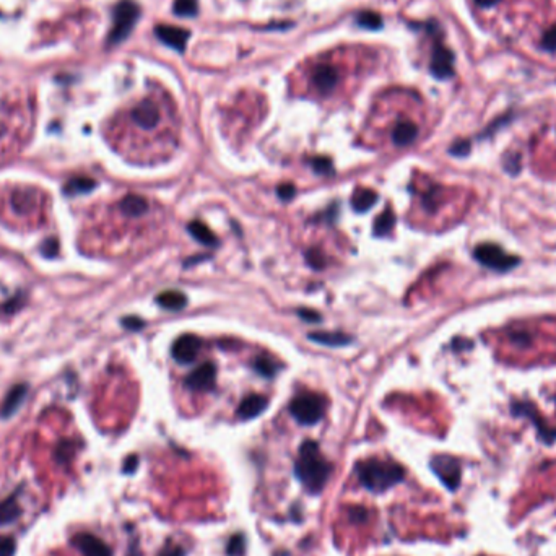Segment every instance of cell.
I'll return each mask as SVG.
<instances>
[{
  "instance_id": "7a4b0ae2",
  "label": "cell",
  "mask_w": 556,
  "mask_h": 556,
  "mask_svg": "<svg viewBox=\"0 0 556 556\" xmlns=\"http://www.w3.org/2000/svg\"><path fill=\"white\" fill-rule=\"evenodd\" d=\"M358 482L371 493H384L404 482L405 470L399 463L381 461V459H366L355 466Z\"/></svg>"
},
{
  "instance_id": "d590c367",
  "label": "cell",
  "mask_w": 556,
  "mask_h": 556,
  "mask_svg": "<svg viewBox=\"0 0 556 556\" xmlns=\"http://www.w3.org/2000/svg\"><path fill=\"white\" fill-rule=\"evenodd\" d=\"M277 194L283 202H288L293 199L294 194H296V189H294L293 184H282V186L277 189Z\"/></svg>"
},
{
  "instance_id": "9c48e42d",
  "label": "cell",
  "mask_w": 556,
  "mask_h": 556,
  "mask_svg": "<svg viewBox=\"0 0 556 556\" xmlns=\"http://www.w3.org/2000/svg\"><path fill=\"white\" fill-rule=\"evenodd\" d=\"M215 378H216L215 366L207 361L187 376L186 386L191 390H194V392H209V390L215 388Z\"/></svg>"
},
{
  "instance_id": "e575fe53",
  "label": "cell",
  "mask_w": 556,
  "mask_h": 556,
  "mask_svg": "<svg viewBox=\"0 0 556 556\" xmlns=\"http://www.w3.org/2000/svg\"><path fill=\"white\" fill-rule=\"evenodd\" d=\"M348 517H350L351 522H358V524H360V522H366L367 511L361 506L351 507V509H348Z\"/></svg>"
},
{
  "instance_id": "52a82bcc",
  "label": "cell",
  "mask_w": 556,
  "mask_h": 556,
  "mask_svg": "<svg viewBox=\"0 0 556 556\" xmlns=\"http://www.w3.org/2000/svg\"><path fill=\"white\" fill-rule=\"evenodd\" d=\"M429 70H431V74L436 77L438 80L451 79L454 75V54L446 46H443L441 42H438V45L434 46Z\"/></svg>"
},
{
  "instance_id": "f1b7e54d",
  "label": "cell",
  "mask_w": 556,
  "mask_h": 556,
  "mask_svg": "<svg viewBox=\"0 0 556 556\" xmlns=\"http://www.w3.org/2000/svg\"><path fill=\"white\" fill-rule=\"evenodd\" d=\"M226 551H228L230 556H243L244 551H246L244 535L236 534V535L231 537L230 541H228V548H226Z\"/></svg>"
},
{
  "instance_id": "484cf974",
  "label": "cell",
  "mask_w": 556,
  "mask_h": 556,
  "mask_svg": "<svg viewBox=\"0 0 556 556\" xmlns=\"http://www.w3.org/2000/svg\"><path fill=\"white\" fill-rule=\"evenodd\" d=\"M173 10L177 17H196L199 6H197V0H174Z\"/></svg>"
},
{
  "instance_id": "836d02e7",
  "label": "cell",
  "mask_w": 556,
  "mask_h": 556,
  "mask_svg": "<svg viewBox=\"0 0 556 556\" xmlns=\"http://www.w3.org/2000/svg\"><path fill=\"white\" fill-rule=\"evenodd\" d=\"M449 152H451V154H454V157H467L468 152H470V142H468V140H459V142L452 145Z\"/></svg>"
},
{
  "instance_id": "5b68a950",
  "label": "cell",
  "mask_w": 556,
  "mask_h": 556,
  "mask_svg": "<svg viewBox=\"0 0 556 556\" xmlns=\"http://www.w3.org/2000/svg\"><path fill=\"white\" fill-rule=\"evenodd\" d=\"M140 17V8L132 0H120L114 8V26L109 33L111 45L127 40Z\"/></svg>"
},
{
  "instance_id": "8fae6325",
  "label": "cell",
  "mask_w": 556,
  "mask_h": 556,
  "mask_svg": "<svg viewBox=\"0 0 556 556\" xmlns=\"http://www.w3.org/2000/svg\"><path fill=\"white\" fill-rule=\"evenodd\" d=\"M154 35L164 45L171 47L177 52L186 51L187 40H189V31L184 28L171 26V25H157L154 26Z\"/></svg>"
},
{
  "instance_id": "2e32d148",
  "label": "cell",
  "mask_w": 556,
  "mask_h": 556,
  "mask_svg": "<svg viewBox=\"0 0 556 556\" xmlns=\"http://www.w3.org/2000/svg\"><path fill=\"white\" fill-rule=\"evenodd\" d=\"M417 137H418L417 124L410 122V120L399 122L395 125L392 132V142L397 145V147H407V145H412L415 140H417Z\"/></svg>"
},
{
  "instance_id": "ba28073f",
  "label": "cell",
  "mask_w": 556,
  "mask_h": 556,
  "mask_svg": "<svg viewBox=\"0 0 556 556\" xmlns=\"http://www.w3.org/2000/svg\"><path fill=\"white\" fill-rule=\"evenodd\" d=\"M311 81L317 93L328 95L335 90L338 81H340V75H338L335 67L331 64H317L311 74Z\"/></svg>"
},
{
  "instance_id": "ffe728a7",
  "label": "cell",
  "mask_w": 556,
  "mask_h": 556,
  "mask_svg": "<svg viewBox=\"0 0 556 556\" xmlns=\"http://www.w3.org/2000/svg\"><path fill=\"white\" fill-rule=\"evenodd\" d=\"M22 514L20 505H18L17 495L8 496L7 500L0 502V525H7L15 522Z\"/></svg>"
},
{
  "instance_id": "ab89813d",
  "label": "cell",
  "mask_w": 556,
  "mask_h": 556,
  "mask_svg": "<svg viewBox=\"0 0 556 556\" xmlns=\"http://www.w3.org/2000/svg\"><path fill=\"white\" fill-rule=\"evenodd\" d=\"M184 555H186V551H184V548H181V546L169 545L161 551V555L159 556H184Z\"/></svg>"
},
{
  "instance_id": "74e56055",
  "label": "cell",
  "mask_w": 556,
  "mask_h": 556,
  "mask_svg": "<svg viewBox=\"0 0 556 556\" xmlns=\"http://www.w3.org/2000/svg\"><path fill=\"white\" fill-rule=\"evenodd\" d=\"M298 314H299V317L303 319V321H308V322H319V321H321V314L316 312V311H311V309H299Z\"/></svg>"
},
{
  "instance_id": "4316f807",
  "label": "cell",
  "mask_w": 556,
  "mask_h": 556,
  "mask_svg": "<svg viewBox=\"0 0 556 556\" xmlns=\"http://www.w3.org/2000/svg\"><path fill=\"white\" fill-rule=\"evenodd\" d=\"M255 371L260 376H265V378H272L277 373V363H275L270 356H259L257 360L254 361Z\"/></svg>"
},
{
  "instance_id": "cb8c5ba5",
  "label": "cell",
  "mask_w": 556,
  "mask_h": 556,
  "mask_svg": "<svg viewBox=\"0 0 556 556\" xmlns=\"http://www.w3.org/2000/svg\"><path fill=\"white\" fill-rule=\"evenodd\" d=\"M96 187V181L90 177H74L70 179L69 182L65 184L64 187V192L67 196H77V194H85V192H90L93 191Z\"/></svg>"
},
{
  "instance_id": "f35d334b",
  "label": "cell",
  "mask_w": 556,
  "mask_h": 556,
  "mask_svg": "<svg viewBox=\"0 0 556 556\" xmlns=\"http://www.w3.org/2000/svg\"><path fill=\"white\" fill-rule=\"evenodd\" d=\"M41 251H42V254L47 255V257H49V255H56L57 251H59V243H57L56 239H47L46 243L42 244Z\"/></svg>"
},
{
  "instance_id": "4dcf8cb0",
  "label": "cell",
  "mask_w": 556,
  "mask_h": 556,
  "mask_svg": "<svg viewBox=\"0 0 556 556\" xmlns=\"http://www.w3.org/2000/svg\"><path fill=\"white\" fill-rule=\"evenodd\" d=\"M17 551V541L13 537H2L0 539V556H13Z\"/></svg>"
},
{
  "instance_id": "4fadbf2b",
  "label": "cell",
  "mask_w": 556,
  "mask_h": 556,
  "mask_svg": "<svg viewBox=\"0 0 556 556\" xmlns=\"http://www.w3.org/2000/svg\"><path fill=\"white\" fill-rule=\"evenodd\" d=\"M512 413L516 415V417H529L532 422L535 423L537 429H539V434L540 438L543 439V443L546 444H551L553 443V439H556V431L553 429H550L546 424L541 422L539 413H537L535 407L532 404H525V402H514L512 404Z\"/></svg>"
},
{
  "instance_id": "5bb4252c",
  "label": "cell",
  "mask_w": 556,
  "mask_h": 556,
  "mask_svg": "<svg viewBox=\"0 0 556 556\" xmlns=\"http://www.w3.org/2000/svg\"><path fill=\"white\" fill-rule=\"evenodd\" d=\"M134 122L145 130L154 129L159 122V109L158 106L150 100H143L132 111Z\"/></svg>"
},
{
  "instance_id": "7402d4cb",
  "label": "cell",
  "mask_w": 556,
  "mask_h": 556,
  "mask_svg": "<svg viewBox=\"0 0 556 556\" xmlns=\"http://www.w3.org/2000/svg\"><path fill=\"white\" fill-rule=\"evenodd\" d=\"M187 228H189V233L194 236V239L199 241L200 244L204 246L219 244V239H216L215 233L205 223H200V221H191Z\"/></svg>"
},
{
  "instance_id": "1f68e13d",
  "label": "cell",
  "mask_w": 556,
  "mask_h": 556,
  "mask_svg": "<svg viewBox=\"0 0 556 556\" xmlns=\"http://www.w3.org/2000/svg\"><path fill=\"white\" fill-rule=\"evenodd\" d=\"M541 46L543 49L550 52H556V26L550 28L548 31H545L543 38H541Z\"/></svg>"
},
{
  "instance_id": "d6986e66",
  "label": "cell",
  "mask_w": 556,
  "mask_h": 556,
  "mask_svg": "<svg viewBox=\"0 0 556 556\" xmlns=\"http://www.w3.org/2000/svg\"><path fill=\"white\" fill-rule=\"evenodd\" d=\"M157 303L161 308L169 309V311H179V309L186 308L187 298L186 294L177 292V289H168V292L158 294Z\"/></svg>"
},
{
  "instance_id": "83f0119b",
  "label": "cell",
  "mask_w": 556,
  "mask_h": 556,
  "mask_svg": "<svg viewBox=\"0 0 556 556\" xmlns=\"http://www.w3.org/2000/svg\"><path fill=\"white\" fill-rule=\"evenodd\" d=\"M356 23L366 30H379L383 26V18L374 12H361L356 18Z\"/></svg>"
},
{
  "instance_id": "ac0fdd59",
  "label": "cell",
  "mask_w": 556,
  "mask_h": 556,
  "mask_svg": "<svg viewBox=\"0 0 556 556\" xmlns=\"http://www.w3.org/2000/svg\"><path fill=\"white\" fill-rule=\"evenodd\" d=\"M26 390H28L26 386L18 384L10 390V392H8L6 402H3V405H2V412H0V413H2L3 418L12 417V415L17 412V408L20 407L22 402H23V399H25Z\"/></svg>"
},
{
  "instance_id": "3957f363",
  "label": "cell",
  "mask_w": 556,
  "mask_h": 556,
  "mask_svg": "<svg viewBox=\"0 0 556 556\" xmlns=\"http://www.w3.org/2000/svg\"><path fill=\"white\" fill-rule=\"evenodd\" d=\"M327 402L322 395L314 392H303L296 395L289 404V413L296 420L299 424H316L321 422L324 413H326Z\"/></svg>"
},
{
  "instance_id": "7bdbcfd3",
  "label": "cell",
  "mask_w": 556,
  "mask_h": 556,
  "mask_svg": "<svg viewBox=\"0 0 556 556\" xmlns=\"http://www.w3.org/2000/svg\"><path fill=\"white\" fill-rule=\"evenodd\" d=\"M475 2L480 7H493V6H496V3L500 2V0H475Z\"/></svg>"
},
{
  "instance_id": "ee69618b",
  "label": "cell",
  "mask_w": 556,
  "mask_h": 556,
  "mask_svg": "<svg viewBox=\"0 0 556 556\" xmlns=\"http://www.w3.org/2000/svg\"><path fill=\"white\" fill-rule=\"evenodd\" d=\"M3 130H6V129H3V125L0 124V134H3Z\"/></svg>"
},
{
  "instance_id": "60d3db41",
  "label": "cell",
  "mask_w": 556,
  "mask_h": 556,
  "mask_svg": "<svg viewBox=\"0 0 556 556\" xmlns=\"http://www.w3.org/2000/svg\"><path fill=\"white\" fill-rule=\"evenodd\" d=\"M57 459H59V461L62 462V461H69V457H70V443H62L61 446H59V449H57Z\"/></svg>"
},
{
  "instance_id": "6da1fadb",
  "label": "cell",
  "mask_w": 556,
  "mask_h": 556,
  "mask_svg": "<svg viewBox=\"0 0 556 556\" xmlns=\"http://www.w3.org/2000/svg\"><path fill=\"white\" fill-rule=\"evenodd\" d=\"M294 473L309 493H321L331 477V463L321 454L316 441H304L294 462Z\"/></svg>"
},
{
  "instance_id": "d4e9b609",
  "label": "cell",
  "mask_w": 556,
  "mask_h": 556,
  "mask_svg": "<svg viewBox=\"0 0 556 556\" xmlns=\"http://www.w3.org/2000/svg\"><path fill=\"white\" fill-rule=\"evenodd\" d=\"M395 216L390 210H386L384 214H381L374 221V235L376 236H386L389 235L394 228Z\"/></svg>"
},
{
  "instance_id": "7c38bea8",
  "label": "cell",
  "mask_w": 556,
  "mask_h": 556,
  "mask_svg": "<svg viewBox=\"0 0 556 556\" xmlns=\"http://www.w3.org/2000/svg\"><path fill=\"white\" fill-rule=\"evenodd\" d=\"M72 543L85 556H113V550L93 534H86V532L77 534L72 539Z\"/></svg>"
},
{
  "instance_id": "f546056e",
  "label": "cell",
  "mask_w": 556,
  "mask_h": 556,
  "mask_svg": "<svg viewBox=\"0 0 556 556\" xmlns=\"http://www.w3.org/2000/svg\"><path fill=\"white\" fill-rule=\"evenodd\" d=\"M306 260L314 270H322L326 267V257H324V254L317 249H309L306 253Z\"/></svg>"
},
{
  "instance_id": "30bf717a",
  "label": "cell",
  "mask_w": 556,
  "mask_h": 556,
  "mask_svg": "<svg viewBox=\"0 0 556 556\" xmlns=\"http://www.w3.org/2000/svg\"><path fill=\"white\" fill-rule=\"evenodd\" d=\"M202 347L200 338L197 335H192V333H187V335L179 337L173 345V358L181 365H187V363H192L199 355Z\"/></svg>"
},
{
  "instance_id": "8992f818",
  "label": "cell",
  "mask_w": 556,
  "mask_h": 556,
  "mask_svg": "<svg viewBox=\"0 0 556 556\" xmlns=\"http://www.w3.org/2000/svg\"><path fill=\"white\" fill-rule=\"evenodd\" d=\"M431 468L436 473L439 480H441L446 488L451 491H456L459 485H461V463L457 459L451 456H436L431 459Z\"/></svg>"
},
{
  "instance_id": "b9f144b4",
  "label": "cell",
  "mask_w": 556,
  "mask_h": 556,
  "mask_svg": "<svg viewBox=\"0 0 556 556\" xmlns=\"http://www.w3.org/2000/svg\"><path fill=\"white\" fill-rule=\"evenodd\" d=\"M138 466V457L137 456H130L127 461H125V466H124V472L125 473H132L135 468Z\"/></svg>"
},
{
  "instance_id": "e0dca14e",
  "label": "cell",
  "mask_w": 556,
  "mask_h": 556,
  "mask_svg": "<svg viewBox=\"0 0 556 556\" xmlns=\"http://www.w3.org/2000/svg\"><path fill=\"white\" fill-rule=\"evenodd\" d=\"M376 202H378V194L373 189H356L351 197V207L358 214H365L373 209Z\"/></svg>"
},
{
  "instance_id": "603a6c76",
  "label": "cell",
  "mask_w": 556,
  "mask_h": 556,
  "mask_svg": "<svg viewBox=\"0 0 556 556\" xmlns=\"http://www.w3.org/2000/svg\"><path fill=\"white\" fill-rule=\"evenodd\" d=\"M120 210L129 216H140L148 210V202L140 196H127L120 202Z\"/></svg>"
},
{
  "instance_id": "9a60e30c",
  "label": "cell",
  "mask_w": 556,
  "mask_h": 556,
  "mask_svg": "<svg viewBox=\"0 0 556 556\" xmlns=\"http://www.w3.org/2000/svg\"><path fill=\"white\" fill-rule=\"evenodd\" d=\"M267 404H269L267 399H265L264 395H259V394L249 395V397H246L239 405V408H238L239 418L251 420V418L259 417V415L262 413L265 408H267Z\"/></svg>"
},
{
  "instance_id": "44dd1931",
  "label": "cell",
  "mask_w": 556,
  "mask_h": 556,
  "mask_svg": "<svg viewBox=\"0 0 556 556\" xmlns=\"http://www.w3.org/2000/svg\"><path fill=\"white\" fill-rule=\"evenodd\" d=\"M309 340L321 343V345L327 347H343L351 343V337L345 335V333H338V332H314L309 333Z\"/></svg>"
},
{
  "instance_id": "277c9868",
  "label": "cell",
  "mask_w": 556,
  "mask_h": 556,
  "mask_svg": "<svg viewBox=\"0 0 556 556\" xmlns=\"http://www.w3.org/2000/svg\"><path fill=\"white\" fill-rule=\"evenodd\" d=\"M473 257L483 267L493 269L496 272H507V270L516 269L521 264V259L517 255L507 254L505 249L493 243H483L477 246L473 249Z\"/></svg>"
},
{
  "instance_id": "8d00e7d4",
  "label": "cell",
  "mask_w": 556,
  "mask_h": 556,
  "mask_svg": "<svg viewBox=\"0 0 556 556\" xmlns=\"http://www.w3.org/2000/svg\"><path fill=\"white\" fill-rule=\"evenodd\" d=\"M122 326H124L125 328H129V331H140V328H142V327L145 326V322L142 321V319L130 316V317H125V319H124V321H122Z\"/></svg>"
},
{
  "instance_id": "d6a6232c",
  "label": "cell",
  "mask_w": 556,
  "mask_h": 556,
  "mask_svg": "<svg viewBox=\"0 0 556 556\" xmlns=\"http://www.w3.org/2000/svg\"><path fill=\"white\" fill-rule=\"evenodd\" d=\"M311 164L314 171L319 174H328L332 171V161L328 158H314Z\"/></svg>"
}]
</instances>
